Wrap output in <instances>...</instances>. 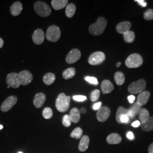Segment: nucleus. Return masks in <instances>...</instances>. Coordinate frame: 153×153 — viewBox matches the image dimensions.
<instances>
[{
  "instance_id": "29",
  "label": "nucleus",
  "mask_w": 153,
  "mask_h": 153,
  "mask_svg": "<svg viewBox=\"0 0 153 153\" xmlns=\"http://www.w3.org/2000/svg\"><path fill=\"white\" fill-rule=\"evenodd\" d=\"M123 38L124 41L126 43H132L135 39V33L133 31L129 30L123 34Z\"/></svg>"
},
{
  "instance_id": "41",
  "label": "nucleus",
  "mask_w": 153,
  "mask_h": 153,
  "mask_svg": "<svg viewBox=\"0 0 153 153\" xmlns=\"http://www.w3.org/2000/svg\"><path fill=\"white\" fill-rule=\"evenodd\" d=\"M102 105V102H99L98 103H96L93 105V108L94 110H98Z\"/></svg>"
},
{
  "instance_id": "12",
  "label": "nucleus",
  "mask_w": 153,
  "mask_h": 153,
  "mask_svg": "<svg viewBox=\"0 0 153 153\" xmlns=\"http://www.w3.org/2000/svg\"><path fill=\"white\" fill-rule=\"evenodd\" d=\"M17 100V98L15 96L9 97L1 105V110L2 112H7L9 111L16 104Z\"/></svg>"
},
{
  "instance_id": "47",
  "label": "nucleus",
  "mask_w": 153,
  "mask_h": 153,
  "mask_svg": "<svg viewBox=\"0 0 153 153\" xmlns=\"http://www.w3.org/2000/svg\"><path fill=\"white\" fill-rule=\"evenodd\" d=\"M80 112L83 114H86V109L85 108H82L81 110H80Z\"/></svg>"
},
{
  "instance_id": "42",
  "label": "nucleus",
  "mask_w": 153,
  "mask_h": 153,
  "mask_svg": "<svg viewBox=\"0 0 153 153\" xmlns=\"http://www.w3.org/2000/svg\"><path fill=\"white\" fill-rule=\"evenodd\" d=\"M126 137L129 139V140H133L134 136V134L133 133L131 132V131H128L126 134Z\"/></svg>"
},
{
  "instance_id": "39",
  "label": "nucleus",
  "mask_w": 153,
  "mask_h": 153,
  "mask_svg": "<svg viewBox=\"0 0 153 153\" xmlns=\"http://www.w3.org/2000/svg\"><path fill=\"white\" fill-rule=\"evenodd\" d=\"M129 117L127 115H124L121 116L120 118V123H128L129 121Z\"/></svg>"
},
{
  "instance_id": "16",
  "label": "nucleus",
  "mask_w": 153,
  "mask_h": 153,
  "mask_svg": "<svg viewBox=\"0 0 153 153\" xmlns=\"http://www.w3.org/2000/svg\"><path fill=\"white\" fill-rule=\"evenodd\" d=\"M150 96V93L148 91H143L140 93L137 97V104L140 106H143L146 104L149 101V99Z\"/></svg>"
},
{
  "instance_id": "35",
  "label": "nucleus",
  "mask_w": 153,
  "mask_h": 153,
  "mask_svg": "<svg viewBox=\"0 0 153 153\" xmlns=\"http://www.w3.org/2000/svg\"><path fill=\"white\" fill-rule=\"evenodd\" d=\"M99 97H100V91L97 89L95 90L94 91H93L91 94V100L93 102H95L98 100Z\"/></svg>"
},
{
  "instance_id": "23",
  "label": "nucleus",
  "mask_w": 153,
  "mask_h": 153,
  "mask_svg": "<svg viewBox=\"0 0 153 153\" xmlns=\"http://www.w3.org/2000/svg\"><path fill=\"white\" fill-rule=\"evenodd\" d=\"M69 117H70L71 122H73L74 123H78L80 120V118H81L79 110L76 108H72L70 112V114H69Z\"/></svg>"
},
{
  "instance_id": "43",
  "label": "nucleus",
  "mask_w": 153,
  "mask_h": 153,
  "mask_svg": "<svg viewBox=\"0 0 153 153\" xmlns=\"http://www.w3.org/2000/svg\"><path fill=\"white\" fill-rule=\"evenodd\" d=\"M140 125H141L140 121L138 120L134 121V122L131 124V126H132L133 127H134V128H137V127H138Z\"/></svg>"
},
{
  "instance_id": "49",
  "label": "nucleus",
  "mask_w": 153,
  "mask_h": 153,
  "mask_svg": "<svg viewBox=\"0 0 153 153\" xmlns=\"http://www.w3.org/2000/svg\"><path fill=\"white\" fill-rule=\"evenodd\" d=\"M2 128H3V126H2V125H0V130L2 129Z\"/></svg>"
},
{
  "instance_id": "4",
  "label": "nucleus",
  "mask_w": 153,
  "mask_h": 153,
  "mask_svg": "<svg viewBox=\"0 0 153 153\" xmlns=\"http://www.w3.org/2000/svg\"><path fill=\"white\" fill-rule=\"evenodd\" d=\"M34 9L39 16L42 17L48 16L51 13L49 6L43 1H36L34 4Z\"/></svg>"
},
{
  "instance_id": "27",
  "label": "nucleus",
  "mask_w": 153,
  "mask_h": 153,
  "mask_svg": "<svg viewBox=\"0 0 153 153\" xmlns=\"http://www.w3.org/2000/svg\"><path fill=\"white\" fill-rule=\"evenodd\" d=\"M124 115H127L129 117V109H125L124 107L120 106L118 108V109L117 110V112H116V120L119 124H120V118L121 116Z\"/></svg>"
},
{
  "instance_id": "38",
  "label": "nucleus",
  "mask_w": 153,
  "mask_h": 153,
  "mask_svg": "<svg viewBox=\"0 0 153 153\" xmlns=\"http://www.w3.org/2000/svg\"><path fill=\"white\" fill-rule=\"evenodd\" d=\"M73 99L76 102H83L87 99V97L84 95H74L73 97Z\"/></svg>"
},
{
  "instance_id": "3",
  "label": "nucleus",
  "mask_w": 153,
  "mask_h": 153,
  "mask_svg": "<svg viewBox=\"0 0 153 153\" xmlns=\"http://www.w3.org/2000/svg\"><path fill=\"white\" fill-rule=\"evenodd\" d=\"M143 59L141 55L133 53L129 55L126 60V65L129 68H137L142 65Z\"/></svg>"
},
{
  "instance_id": "18",
  "label": "nucleus",
  "mask_w": 153,
  "mask_h": 153,
  "mask_svg": "<svg viewBox=\"0 0 153 153\" xmlns=\"http://www.w3.org/2000/svg\"><path fill=\"white\" fill-rule=\"evenodd\" d=\"M114 89L113 84L108 80H104L101 84V90L104 94L111 93Z\"/></svg>"
},
{
  "instance_id": "19",
  "label": "nucleus",
  "mask_w": 153,
  "mask_h": 153,
  "mask_svg": "<svg viewBox=\"0 0 153 153\" xmlns=\"http://www.w3.org/2000/svg\"><path fill=\"white\" fill-rule=\"evenodd\" d=\"M142 130L145 131H152L153 130V117H149L148 119L141 123Z\"/></svg>"
},
{
  "instance_id": "44",
  "label": "nucleus",
  "mask_w": 153,
  "mask_h": 153,
  "mask_svg": "<svg viewBox=\"0 0 153 153\" xmlns=\"http://www.w3.org/2000/svg\"><path fill=\"white\" fill-rule=\"evenodd\" d=\"M128 99L129 102L130 103H133L134 102V101L135 100L136 98H135V97L133 96V95H129V96L128 97Z\"/></svg>"
},
{
  "instance_id": "31",
  "label": "nucleus",
  "mask_w": 153,
  "mask_h": 153,
  "mask_svg": "<svg viewBox=\"0 0 153 153\" xmlns=\"http://www.w3.org/2000/svg\"><path fill=\"white\" fill-rule=\"evenodd\" d=\"M138 116L140 120V123H142L150 117L149 112L146 108H141L138 113Z\"/></svg>"
},
{
  "instance_id": "21",
  "label": "nucleus",
  "mask_w": 153,
  "mask_h": 153,
  "mask_svg": "<svg viewBox=\"0 0 153 153\" xmlns=\"http://www.w3.org/2000/svg\"><path fill=\"white\" fill-rule=\"evenodd\" d=\"M68 2V1L67 0H53L51 2V4L55 10H59L66 7Z\"/></svg>"
},
{
  "instance_id": "37",
  "label": "nucleus",
  "mask_w": 153,
  "mask_h": 153,
  "mask_svg": "<svg viewBox=\"0 0 153 153\" xmlns=\"http://www.w3.org/2000/svg\"><path fill=\"white\" fill-rule=\"evenodd\" d=\"M85 80L87 81V82L91 83V84H93V85H98V79L95 78V77H94V76H87L85 77Z\"/></svg>"
},
{
  "instance_id": "13",
  "label": "nucleus",
  "mask_w": 153,
  "mask_h": 153,
  "mask_svg": "<svg viewBox=\"0 0 153 153\" xmlns=\"http://www.w3.org/2000/svg\"><path fill=\"white\" fill-rule=\"evenodd\" d=\"M45 35L42 29L38 28L36 30L33 34V40L35 44L37 45L42 44L44 41Z\"/></svg>"
},
{
  "instance_id": "28",
  "label": "nucleus",
  "mask_w": 153,
  "mask_h": 153,
  "mask_svg": "<svg viewBox=\"0 0 153 153\" xmlns=\"http://www.w3.org/2000/svg\"><path fill=\"white\" fill-rule=\"evenodd\" d=\"M114 79H115V82L119 86L123 85L126 80L124 74L121 71H117L115 73L114 75Z\"/></svg>"
},
{
  "instance_id": "24",
  "label": "nucleus",
  "mask_w": 153,
  "mask_h": 153,
  "mask_svg": "<svg viewBox=\"0 0 153 153\" xmlns=\"http://www.w3.org/2000/svg\"><path fill=\"white\" fill-rule=\"evenodd\" d=\"M141 109V106H140L137 103H135V104H133L131 108L129 109V119H133L134 116L139 113Z\"/></svg>"
},
{
  "instance_id": "1",
  "label": "nucleus",
  "mask_w": 153,
  "mask_h": 153,
  "mask_svg": "<svg viewBox=\"0 0 153 153\" xmlns=\"http://www.w3.org/2000/svg\"><path fill=\"white\" fill-rule=\"evenodd\" d=\"M107 21L102 16L98 18L95 23L91 24L89 27V32L92 35L98 36L102 34L107 27Z\"/></svg>"
},
{
  "instance_id": "17",
  "label": "nucleus",
  "mask_w": 153,
  "mask_h": 153,
  "mask_svg": "<svg viewBox=\"0 0 153 153\" xmlns=\"http://www.w3.org/2000/svg\"><path fill=\"white\" fill-rule=\"evenodd\" d=\"M23 9V6L22 3L16 1L10 7V13L13 16H18L19 15Z\"/></svg>"
},
{
  "instance_id": "45",
  "label": "nucleus",
  "mask_w": 153,
  "mask_h": 153,
  "mask_svg": "<svg viewBox=\"0 0 153 153\" xmlns=\"http://www.w3.org/2000/svg\"><path fill=\"white\" fill-rule=\"evenodd\" d=\"M148 151L149 153H153V143H152L149 147Z\"/></svg>"
},
{
  "instance_id": "48",
  "label": "nucleus",
  "mask_w": 153,
  "mask_h": 153,
  "mask_svg": "<svg viewBox=\"0 0 153 153\" xmlns=\"http://www.w3.org/2000/svg\"><path fill=\"white\" fill-rule=\"evenodd\" d=\"M120 65L121 62H118V63H117V64H116V67H117V68H119V66H120Z\"/></svg>"
},
{
  "instance_id": "50",
  "label": "nucleus",
  "mask_w": 153,
  "mask_h": 153,
  "mask_svg": "<svg viewBox=\"0 0 153 153\" xmlns=\"http://www.w3.org/2000/svg\"><path fill=\"white\" fill-rule=\"evenodd\" d=\"M22 153V152H19V153Z\"/></svg>"
},
{
  "instance_id": "30",
  "label": "nucleus",
  "mask_w": 153,
  "mask_h": 153,
  "mask_svg": "<svg viewBox=\"0 0 153 153\" xmlns=\"http://www.w3.org/2000/svg\"><path fill=\"white\" fill-rule=\"evenodd\" d=\"M76 70L74 68H70L65 70L62 73V76L65 79H69L74 76Z\"/></svg>"
},
{
  "instance_id": "32",
  "label": "nucleus",
  "mask_w": 153,
  "mask_h": 153,
  "mask_svg": "<svg viewBox=\"0 0 153 153\" xmlns=\"http://www.w3.org/2000/svg\"><path fill=\"white\" fill-rule=\"evenodd\" d=\"M82 134H83V131L82 129L78 127L72 131L71 134V137L76 139H79L82 137Z\"/></svg>"
},
{
  "instance_id": "15",
  "label": "nucleus",
  "mask_w": 153,
  "mask_h": 153,
  "mask_svg": "<svg viewBox=\"0 0 153 153\" xmlns=\"http://www.w3.org/2000/svg\"><path fill=\"white\" fill-rule=\"evenodd\" d=\"M45 100L46 96L44 94L42 93H38L35 96L33 103L36 108H41L43 105Z\"/></svg>"
},
{
  "instance_id": "36",
  "label": "nucleus",
  "mask_w": 153,
  "mask_h": 153,
  "mask_svg": "<svg viewBox=\"0 0 153 153\" xmlns=\"http://www.w3.org/2000/svg\"><path fill=\"white\" fill-rule=\"evenodd\" d=\"M71 121L70 119L69 115H65L62 119V124L65 127H69L71 126Z\"/></svg>"
},
{
  "instance_id": "40",
  "label": "nucleus",
  "mask_w": 153,
  "mask_h": 153,
  "mask_svg": "<svg viewBox=\"0 0 153 153\" xmlns=\"http://www.w3.org/2000/svg\"><path fill=\"white\" fill-rule=\"evenodd\" d=\"M135 1L137 2V3H138L142 7H146V5H147V3H146V1H144V0H136Z\"/></svg>"
},
{
  "instance_id": "34",
  "label": "nucleus",
  "mask_w": 153,
  "mask_h": 153,
  "mask_svg": "<svg viewBox=\"0 0 153 153\" xmlns=\"http://www.w3.org/2000/svg\"><path fill=\"white\" fill-rule=\"evenodd\" d=\"M143 18L146 21H151L153 19V9H148L145 11L143 14Z\"/></svg>"
},
{
  "instance_id": "25",
  "label": "nucleus",
  "mask_w": 153,
  "mask_h": 153,
  "mask_svg": "<svg viewBox=\"0 0 153 153\" xmlns=\"http://www.w3.org/2000/svg\"><path fill=\"white\" fill-rule=\"evenodd\" d=\"M56 80V76L55 74L52 73H48L44 75L43 78V81L46 85H51Z\"/></svg>"
},
{
  "instance_id": "33",
  "label": "nucleus",
  "mask_w": 153,
  "mask_h": 153,
  "mask_svg": "<svg viewBox=\"0 0 153 153\" xmlns=\"http://www.w3.org/2000/svg\"><path fill=\"white\" fill-rule=\"evenodd\" d=\"M43 116L45 119H49L53 116V111L49 107L45 108L43 111Z\"/></svg>"
},
{
  "instance_id": "7",
  "label": "nucleus",
  "mask_w": 153,
  "mask_h": 153,
  "mask_svg": "<svg viewBox=\"0 0 153 153\" xmlns=\"http://www.w3.org/2000/svg\"><path fill=\"white\" fill-rule=\"evenodd\" d=\"M105 59V56L102 52H95L90 55L88 63L91 65H98L102 64Z\"/></svg>"
},
{
  "instance_id": "26",
  "label": "nucleus",
  "mask_w": 153,
  "mask_h": 153,
  "mask_svg": "<svg viewBox=\"0 0 153 153\" xmlns=\"http://www.w3.org/2000/svg\"><path fill=\"white\" fill-rule=\"evenodd\" d=\"M76 10V7L75 5L73 3L69 4L66 6L65 10V14L67 17L71 18L75 14Z\"/></svg>"
},
{
  "instance_id": "8",
  "label": "nucleus",
  "mask_w": 153,
  "mask_h": 153,
  "mask_svg": "<svg viewBox=\"0 0 153 153\" xmlns=\"http://www.w3.org/2000/svg\"><path fill=\"white\" fill-rule=\"evenodd\" d=\"M18 78L21 85L26 86L33 80V74L28 71H23L18 73Z\"/></svg>"
},
{
  "instance_id": "9",
  "label": "nucleus",
  "mask_w": 153,
  "mask_h": 153,
  "mask_svg": "<svg viewBox=\"0 0 153 153\" xmlns=\"http://www.w3.org/2000/svg\"><path fill=\"white\" fill-rule=\"evenodd\" d=\"M6 81L8 85V86L14 88H19L21 85L18 78V74L16 73H9L7 76Z\"/></svg>"
},
{
  "instance_id": "14",
  "label": "nucleus",
  "mask_w": 153,
  "mask_h": 153,
  "mask_svg": "<svg viewBox=\"0 0 153 153\" xmlns=\"http://www.w3.org/2000/svg\"><path fill=\"white\" fill-rule=\"evenodd\" d=\"M131 22L128 21H125L119 23L116 26V31L117 32L121 34H124L125 33L129 31L131 28Z\"/></svg>"
},
{
  "instance_id": "2",
  "label": "nucleus",
  "mask_w": 153,
  "mask_h": 153,
  "mask_svg": "<svg viewBox=\"0 0 153 153\" xmlns=\"http://www.w3.org/2000/svg\"><path fill=\"white\" fill-rule=\"evenodd\" d=\"M71 103V97L64 93H61L56 101V107L60 112H64L69 109Z\"/></svg>"
},
{
  "instance_id": "10",
  "label": "nucleus",
  "mask_w": 153,
  "mask_h": 153,
  "mask_svg": "<svg viewBox=\"0 0 153 153\" xmlns=\"http://www.w3.org/2000/svg\"><path fill=\"white\" fill-rule=\"evenodd\" d=\"M111 114V110L108 107H101L97 112V118L100 122H105L107 120Z\"/></svg>"
},
{
  "instance_id": "20",
  "label": "nucleus",
  "mask_w": 153,
  "mask_h": 153,
  "mask_svg": "<svg viewBox=\"0 0 153 153\" xmlns=\"http://www.w3.org/2000/svg\"><path fill=\"white\" fill-rule=\"evenodd\" d=\"M90 142V139L88 136L85 135L81 138V140L79 142V146H78V150L81 152H84L88 149Z\"/></svg>"
},
{
  "instance_id": "46",
  "label": "nucleus",
  "mask_w": 153,
  "mask_h": 153,
  "mask_svg": "<svg viewBox=\"0 0 153 153\" xmlns=\"http://www.w3.org/2000/svg\"><path fill=\"white\" fill-rule=\"evenodd\" d=\"M4 44V40H2V39L0 38V48H1Z\"/></svg>"
},
{
  "instance_id": "22",
  "label": "nucleus",
  "mask_w": 153,
  "mask_h": 153,
  "mask_svg": "<svg viewBox=\"0 0 153 153\" xmlns=\"http://www.w3.org/2000/svg\"><path fill=\"white\" fill-rule=\"evenodd\" d=\"M122 138L117 133H112L110 134L107 137V142L109 144H119L121 142Z\"/></svg>"
},
{
  "instance_id": "6",
  "label": "nucleus",
  "mask_w": 153,
  "mask_h": 153,
  "mask_svg": "<svg viewBox=\"0 0 153 153\" xmlns=\"http://www.w3.org/2000/svg\"><path fill=\"white\" fill-rule=\"evenodd\" d=\"M146 86V81L143 79H140L137 82H132L129 85L128 87V91L131 94H140L144 91Z\"/></svg>"
},
{
  "instance_id": "5",
  "label": "nucleus",
  "mask_w": 153,
  "mask_h": 153,
  "mask_svg": "<svg viewBox=\"0 0 153 153\" xmlns=\"http://www.w3.org/2000/svg\"><path fill=\"white\" fill-rule=\"evenodd\" d=\"M61 31L60 28L55 25L51 26L48 28L46 33V38L52 42H56L60 38Z\"/></svg>"
},
{
  "instance_id": "11",
  "label": "nucleus",
  "mask_w": 153,
  "mask_h": 153,
  "mask_svg": "<svg viewBox=\"0 0 153 153\" xmlns=\"http://www.w3.org/2000/svg\"><path fill=\"white\" fill-rule=\"evenodd\" d=\"M81 52L78 49H73L71 50L66 57V61L68 64H71L76 62L81 58Z\"/></svg>"
}]
</instances>
